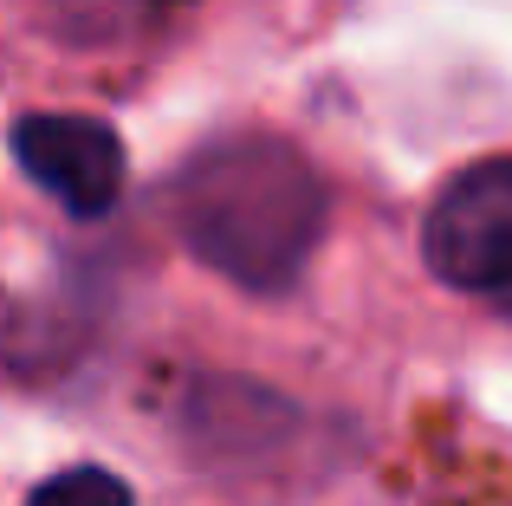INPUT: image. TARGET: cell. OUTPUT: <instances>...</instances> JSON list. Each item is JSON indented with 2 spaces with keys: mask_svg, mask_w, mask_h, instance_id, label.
Wrapping results in <instances>:
<instances>
[{
  "mask_svg": "<svg viewBox=\"0 0 512 506\" xmlns=\"http://www.w3.org/2000/svg\"><path fill=\"white\" fill-rule=\"evenodd\" d=\"M169 215L201 266L247 292H286L325 241L331 189L286 137H227L182 163Z\"/></svg>",
  "mask_w": 512,
  "mask_h": 506,
  "instance_id": "1",
  "label": "cell"
},
{
  "mask_svg": "<svg viewBox=\"0 0 512 506\" xmlns=\"http://www.w3.org/2000/svg\"><path fill=\"white\" fill-rule=\"evenodd\" d=\"M422 253L454 292H512V156L461 169L435 195Z\"/></svg>",
  "mask_w": 512,
  "mask_h": 506,
  "instance_id": "2",
  "label": "cell"
},
{
  "mask_svg": "<svg viewBox=\"0 0 512 506\" xmlns=\"http://www.w3.org/2000/svg\"><path fill=\"white\" fill-rule=\"evenodd\" d=\"M13 156L20 169L78 221H98L124 195V143L98 117H20L13 124Z\"/></svg>",
  "mask_w": 512,
  "mask_h": 506,
  "instance_id": "3",
  "label": "cell"
},
{
  "mask_svg": "<svg viewBox=\"0 0 512 506\" xmlns=\"http://www.w3.org/2000/svg\"><path fill=\"white\" fill-rule=\"evenodd\" d=\"M286 403H273L266 390H247V383H214L195 403V429L208 448H260L266 429H286Z\"/></svg>",
  "mask_w": 512,
  "mask_h": 506,
  "instance_id": "4",
  "label": "cell"
},
{
  "mask_svg": "<svg viewBox=\"0 0 512 506\" xmlns=\"http://www.w3.org/2000/svg\"><path fill=\"white\" fill-rule=\"evenodd\" d=\"M33 506H130V487L104 468H65L33 487Z\"/></svg>",
  "mask_w": 512,
  "mask_h": 506,
  "instance_id": "5",
  "label": "cell"
}]
</instances>
